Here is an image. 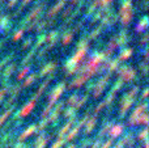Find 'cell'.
Listing matches in <instances>:
<instances>
[{
  "instance_id": "1",
  "label": "cell",
  "mask_w": 149,
  "mask_h": 148,
  "mask_svg": "<svg viewBox=\"0 0 149 148\" xmlns=\"http://www.w3.org/2000/svg\"><path fill=\"white\" fill-rule=\"evenodd\" d=\"M109 79H110V75H106L103 76L102 79H101L100 81H97V84H95V88H94V96H100L101 93H102L103 91H105L106 85L109 84Z\"/></svg>"
},
{
  "instance_id": "2",
  "label": "cell",
  "mask_w": 149,
  "mask_h": 148,
  "mask_svg": "<svg viewBox=\"0 0 149 148\" xmlns=\"http://www.w3.org/2000/svg\"><path fill=\"white\" fill-rule=\"evenodd\" d=\"M65 89V84L64 83H62V84H59V85L56 87V88L52 91V93H51V98H50V105L49 106H52L54 105V102H55V100L58 98V97L62 94V92Z\"/></svg>"
},
{
  "instance_id": "3",
  "label": "cell",
  "mask_w": 149,
  "mask_h": 148,
  "mask_svg": "<svg viewBox=\"0 0 149 148\" xmlns=\"http://www.w3.org/2000/svg\"><path fill=\"white\" fill-rule=\"evenodd\" d=\"M127 41H128V34H127L126 30H122L120 33H119L118 41H115V43H116V46H123Z\"/></svg>"
},
{
  "instance_id": "4",
  "label": "cell",
  "mask_w": 149,
  "mask_h": 148,
  "mask_svg": "<svg viewBox=\"0 0 149 148\" xmlns=\"http://www.w3.org/2000/svg\"><path fill=\"white\" fill-rule=\"evenodd\" d=\"M88 79H89V76H88L86 73L84 72L81 76H80V77H76V79H74V80L72 81V84H71L70 87H80V85H82V84H84L85 81L88 80Z\"/></svg>"
},
{
  "instance_id": "5",
  "label": "cell",
  "mask_w": 149,
  "mask_h": 148,
  "mask_svg": "<svg viewBox=\"0 0 149 148\" xmlns=\"http://www.w3.org/2000/svg\"><path fill=\"white\" fill-rule=\"evenodd\" d=\"M122 80H124V81H131L132 79L135 77V70L134 68H131V67H128L126 71H124V73L122 75Z\"/></svg>"
},
{
  "instance_id": "6",
  "label": "cell",
  "mask_w": 149,
  "mask_h": 148,
  "mask_svg": "<svg viewBox=\"0 0 149 148\" xmlns=\"http://www.w3.org/2000/svg\"><path fill=\"white\" fill-rule=\"evenodd\" d=\"M132 1L131 0H124L120 5V9H119V13H124V12H128V10H132Z\"/></svg>"
},
{
  "instance_id": "7",
  "label": "cell",
  "mask_w": 149,
  "mask_h": 148,
  "mask_svg": "<svg viewBox=\"0 0 149 148\" xmlns=\"http://www.w3.org/2000/svg\"><path fill=\"white\" fill-rule=\"evenodd\" d=\"M54 68H56V63L51 62V63H49V64H46L43 68H42L41 76H45V75H47V73H50L51 71H54Z\"/></svg>"
},
{
  "instance_id": "8",
  "label": "cell",
  "mask_w": 149,
  "mask_h": 148,
  "mask_svg": "<svg viewBox=\"0 0 149 148\" xmlns=\"http://www.w3.org/2000/svg\"><path fill=\"white\" fill-rule=\"evenodd\" d=\"M132 15H134V12H132V10H128V12L122 13V15H120V21L124 24V25H127V24L131 21Z\"/></svg>"
},
{
  "instance_id": "9",
  "label": "cell",
  "mask_w": 149,
  "mask_h": 148,
  "mask_svg": "<svg viewBox=\"0 0 149 148\" xmlns=\"http://www.w3.org/2000/svg\"><path fill=\"white\" fill-rule=\"evenodd\" d=\"M65 1H67V0H59V1H58V4L54 5V7H52V9L49 12V16H50V17H51V16H54L55 13L58 12V10H60V8H63V5L65 4Z\"/></svg>"
},
{
  "instance_id": "10",
  "label": "cell",
  "mask_w": 149,
  "mask_h": 148,
  "mask_svg": "<svg viewBox=\"0 0 149 148\" xmlns=\"http://www.w3.org/2000/svg\"><path fill=\"white\" fill-rule=\"evenodd\" d=\"M58 37H59V33L58 31H51V33L49 34V36L46 37V41H49L50 42V45H49V47H51L52 45L56 42V39H58Z\"/></svg>"
},
{
  "instance_id": "11",
  "label": "cell",
  "mask_w": 149,
  "mask_h": 148,
  "mask_svg": "<svg viewBox=\"0 0 149 148\" xmlns=\"http://www.w3.org/2000/svg\"><path fill=\"white\" fill-rule=\"evenodd\" d=\"M119 63H120V59H119V58H116V59L111 60V62L109 63V67H107L109 68V75H110L111 72H114V71L119 67Z\"/></svg>"
},
{
  "instance_id": "12",
  "label": "cell",
  "mask_w": 149,
  "mask_h": 148,
  "mask_svg": "<svg viewBox=\"0 0 149 148\" xmlns=\"http://www.w3.org/2000/svg\"><path fill=\"white\" fill-rule=\"evenodd\" d=\"M15 70H16V64H15V63H13V64H9L7 68H5L4 72H3V77H4V79H8L13 72H15Z\"/></svg>"
},
{
  "instance_id": "13",
  "label": "cell",
  "mask_w": 149,
  "mask_h": 148,
  "mask_svg": "<svg viewBox=\"0 0 149 148\" xmlns=\"http://www.w3.org/2000/svg\"><path fill=\"white\" fill-rule=\"evenodd\" d=\"M132 55V49H123L120 51V54H119V59L120 60H124V59H128V57H131Z\"/></svg>"
},
{
  "instance_id": "14",
  "label": "cell",
  "mask_w": 149,
  "mask_h": 148,
  "mask_svg": "<svg viewBox=\"0 0 149 148\" xmlns=\"http://www.w3.org/2000/svg\"><path fill=\"white\" fill-rule=\"evenodd\" d=\"M147 26H148V17H143L141 21H140V22L136 25V30L137 31H141V30H144Z\"/></svg>"
},
{
  "instance_id": "15",
  "label": "cell",
  "mask_w": 149,
  "mask_h": 148,
  "mask_svg": "<svg viewBox=\"0 0 149 148\" xmlns=\"http://www.w3.org/2000/svg\"><path fill=\"white\" fill-rule=\"evenodd\" d=\"M34 105H36V102H34V100H31V101H30V104H29V105H26V106L22 110H21V115H28L29 113H30V110L34 108Z\"/></svg>"
},
{
  "instance_id": "16",
  "label": "cell",
  "mask_w": 149,
  "mask_h": 148,
  "mask_svg": "<svg viewBox=\"0 0 149 148\" xmlns=\"http://www.w3.org/2000/svg\"><path fill=\"white\" fill-rule=\"evenodd\" d=\"M36 79H37V75H36V73H31V75L29 76V77L26 79L25 81H24V87H28V85H30V84L33 83V81L36 80Z\"/></svg>"
},
{
  "instance_id": "17",
  "label": "cell",
  "mask_w": 149,
  "mask_h": 148,
  "mask_svg": "<svg viewBox=\"0 0 149 148\" xmlns=\"http://www.w3.org/2000/svg\"><path fill=\"white\" fill-rule=\"evenodd\" d=\"M98 5H100V4H98V0H95V1L93 3V4L89 7V9H88V12H86V16H90V15H92V13L94 12L95 9H97Z\"/></svg>"
},
{
  "instance_id": "18",
  "label": "cell",
  "mask_w": 149,
  "mask_h": 148,
  "mask_svg": "<svg viewBox=\"0 0 149 148\" xmlns=\"http://www.w3.org/2000/svg\"><path fill=\"white\" fill-rule=\"evenodd\" d=\"M46 34H41V36L38 37V41H37V43H36V47H34V49L37 50V47H39L41 46L42 43H43V42H46Z\"/></svg>"
},
{
  "instance_id": "19",
  "label": "cell",
  "mask_w": 149,
  "mask_h": 148,
  "mask_svg": "<svg viewBox=\"0 0 149 148\" xmlns=\"http://www.w3.org/2000/svg\"><path fill=\"white\" fill-rule=\"evenodd\" d=\"M73 38V33H67V34H64L63 36V43H70L71 42V39Z\"/></svg>"
},
{
  "instance_id": "20",
  "label": "cell",
  "mask_w": 149,
  "mask_h": 148,
  "mask_svg": "<svg viewBox=\"0 0 149 148\" xmlns=\"http://www.w3.org/2000/svg\"><path fill=\"white\" fill-rule=\"evenodd\" d=\"M34 54H36V49H33V50H31V51H30V52H29V54H28V55H26V57H25V58H24L22 63H28V62H29V60H30V59H31V58H33V57H34Z\"/></svg>"
},
{
  "instance_id": "21",
  "label": "cell",
  "mask_w": 149,
  "mask_h": 148,
  "mask_svg": "<svg viewBox=\"0 0 149 148\" xmlns=\"http://www.w3.org/2000/svg\"><path fill=\"white\" fill-rule=\"evenodd\" d=\"M122 85H123V80H122V79H119V80L115 83V85H114V88H113V91H111V92H113V93H115L116 89H120Z\"/></svg>"
},
{
  "instance_id": "22",
  "label": "cell",
  "mask_w": 149,
  "mask_h": 148,
  "mask_svg": "<svg viewBox=\"0 0 149 148\" xmlns=\"http://www.w3.org/2000/svg\"><path fill=\"white\" fill-rule=\"evenodd\" d=\"M9 21V16H0V26H4Z\"/></svg>"
},
{
  "instance_id": "23",
  "label": "cell",
  "mask_w": 149,
  "mask_h": 148,
  "mask_svg": "<svg viewBox=\"0 0 149 148\" xmlns=\"http://www.w3.org/2000/svg\"><path fill=\"white\" fill-rule=\"evenodd\" d=\"M22 34H24V29H21V30H18L17 33L13 36V41H18V39L22 37Z\"/></svg>"
},
{
  "instance_id": "24",
  "label": "cell",
  "mask_w": 149,
  "mask_h": 148,
  "mask_svg": "<svg viewBox=\"0 0 149 148\" xmlns=\"http://www.w3.org/2000/svg\"><path fill=\"white\" fill-rule=\"evenodd\" d=\"M101 29H102V26H98V28H97V29H95V30H94V31H93V33H92V34H90V38H95V37H97V36H98V34H100V33H101Z\"/></svg>"
},
{
  "instance_id": "25",
  "label": "cell",
  "mask_w": 149,
  "mask_h": 148,
  "mask_svg": "<svg viewBox=\"0 0 149 148\" xmlns=\"http://www.w3.org/2000/svg\"><path fill=\"white\" fill-rule=\"evenodd\" d=\"M28 72H29V67H25V68H24V70L20 72V75H18V80H21V79H22Z\"/></svg>"
},
{
  "instance_id": "26",
  "label": "cell",
  "mask_w": 149,
  "mask_h": 148,
  "mask_svg": "<svg viewBox=\"0 0 149 148\" xmlns=\"http://www.w3.org/2000/svg\"><path fill=\"white\" fill-rule=\"evenodd\" d=\"M49 24H50V21H41V24L38 25V28H37V29H38V30H42V29L46 28Z\"/></svg>"
},
{
  "instance_id": "27",
  "label": "cell",
  "mask_w": 149,
  "mask_h": 148,
  "mask_svg": "<svg viewBox=\"0 0 149 148\" xmlns=\"http://www.w3.org/2000/svg\"><path fill=\"white\" fill-rule=\"evenodd\" d=\"M140 67H141V70H143V73H144V75H147V72H148L147 62H143V63H141V64H140Z\"/></svg>"
},
{
  "instance_id": "28",
  "label": "cell",
  "mask_w": 149,
  "mask_h": 148,
  "mask_svg": "<svg viewBox=\"0 0 149 148\" xmlns=\"http://www.w3.org/2000/svg\"><path fill=\"white\" fill-rule=\"evenodd\" d=\"M10 57H12V54L7 55V57H5V58H4V59H3V60H1V62H0V68H1V67H3V66H4V64H5V63H7V62H8V60H9V58H10Z\"/></svg>"
},
{
  "instance_id": "29",
  "label": "cell",
  "mask_w": 149,
  "mask_h": 148,
  "mask_svg": "<svg viewBox=\"0 0 149 148\" xmlns=\"http://www.w3.org/2000/svg\"><path fill=\"white\" fill-rule=\"evenodd\" d=\"M122 131V126H118V127H115L113 130V135H119V133Z\"/></svg>"
},
{
  "instance_id": "30",
  "label": "cell",
  "mask_w": 149,
  "mask_h": 148,
  "mask_svg": "<svg viewBox=\"0 0 149 148\" xmlns=\"http://www.w3.org/2000/svg\"><path fill=\"white\" fill-rule=\"evenodd\" d=\"M31 42H33V38H28V39H26V41H25V43L22 45V47H28L29 45L31 43Z\"/></svg>"
},
{
  "instance_id": "31",
  "label": "cell",
  "mask_w": 149,
  "mask_h": 148,
  "mask_svg": "<svg viewBox=\"0 0 149 148\" xmlns=\"http://www.w3.org/2000/svg\"><path fill=\"white\" fill-rule=\"evenodd\" d=\"M74 100H77V94H73V96L70 97V100H68V104H73Z\"/></svg>"
},
{
  "instance_id": "32",
  "label": "cell",
  "mask_w": 149,
  "mask_h": 148,
  "mask_svg": "<svg viewBox=\"0 0 149 148\" xmlns=\"http://www.w3.org/2000/svg\"><path fill=\"white\" fill-rule=\"evenodd\" d=\"M29 1H30V0H22V3H21V7H20V9H21V8H24V7H25V5L28 4ZM20 9H18V12H20ZM18 12H17V13H18Z\"/></svg>"
},
{
  "instance_id": "33",
  "label": "cell",
  "mask_w": 149,
  "mask_h": 148,
  "mask_svg": "<svg viewBox=\"0 0 149 148\" xmlns=\"http://www.w3.org/2000/svg\"><path fill=\"white\" fill-rule=\"evenodd\" d=\"M71 9H72V8H71V7H70V8H67V9H65V10H64V12H63V18H64V17H65V16H68V13H70V12H71Z\"/></svg>"
},
{
  "instance_id": "34",
  "label": "cell",
  "mask_w": 149,
  "mask_h": 148,
  "mask_svg": "<svg viewBox=\"0 0 149 148\" xmlns=\"http://www.w3.org/2000/svg\"><path fill=\"white\" fill-rule=\"evenodd\" d=\"M7 91H8V88H3L1 91H0V100L3 98V96H4V94H5V92H7Z\"/></svg>"
},
{
  "instance_id": "35",
  "label": "cell",
  "mask_w": 149,
  "mask_h": 148,
  "mask_svg": "<svg viewBox=\"0 0 149 148\" xmlns=\"http://www.w3.org/2000/svg\"><path fill=\"white\" fill-rule=\"evenodd\" d=\"M111 0H98V4H102V5H106L107 3H110Z\"/></svg>"
},
{
  "instance_id": "36",
  "label": "cell",
  "mask_w": 149,
  "mask_h": 148,
  "mask_svg": "<svg viewBox=\"0 0 149 148\" xmlns=\"http://www.w3.org/2000/svg\"><path fill=\"white\" fill-rule=\"evenodd\" d=\"M16 3H17V0H9V3H8V7H9V8H12L13 5L16 4Z\"/></svg>"
},
{
  "instance_id": "37",
  "label": "cell",
  "mask_w": 149,
  "mask_h": 148,
  "mask_svg": "<svg viewBox=\"0 0 149 148\" xmlns=\"http://www.w3.org/2000/svg\"><path fill=\"white\" fill-rule=\"evenodd\" d=\"M73 112H74V109H68V110H67V113H65V114H67V115H70L71 113H73Z\"/></svg>"
},
{
  "instance_id": "38",
  "label": "cell",
  "mask_w": 149,
  "mask_h": 148,
  "mask_svg": "<svg viewBox=\"0 0 149 148\" xmlns=\"http://www.w3.org/2000/svg\"><path fill=\"white\" fill-rule=\"evenodd\" d=\"M147 94H148V89H145V91H144V93H143V96H144V97H147Z\"/></svg>"
},
{
  "instance_id": "39",
  "label": "cell",
  "mask_w": 149,
  "mask_h": 148,
  "mask_svg": "<svg viewBox=\"0 0 149 148\" xmlns=\"http://www.w3.org/2000/svg\"><path fill=\"white\" fill-rule=\"evenodd\" d=\"M76 1H79V0H71V3H72V4H74Z\"/></svg>"
}]
</instances>
